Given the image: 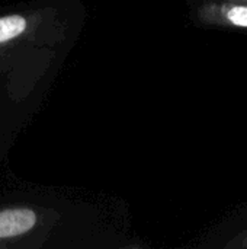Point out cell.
<instances>
[{
    "label": "cell",
    "mask_w": 247,
    "mask_h": 249,
    "mask_svg": "<svg viewBox=\"0 0 247 249\" xmlns=\"http://www.w3.org/2000/svg\"><path fill=\"white\" fill-rule=\"evenodd\" d=\"M86 19L82 0H28L0 7V104L29 120Z\"/></svg>",
    "instance_id": "6da1fadb"
},
{
    "label": "cell",
    "mask_w": 247,
    "mask_h": 249,
    "mask_svg": "<svg viewBox=\"0 0 247 249\" xmlns=\"http://www.w3.org/2000/svg\"><path fill=\"white\" fill-rule=\"evenodd\" d=\"M132 247L92 203L29 191L0 197V249Z\"/></svg>",
    "instance_id": "7a4b0ae2"
},
{
    "label": "cell",
    "mask_w": 247,
    "mask_h": 249,
    "mask_svg": "<svg viewBox=\"0 0 247 249\" xmlns=\"http://www.w3.org/2000/svg\"><path fill=\"white\" fill-rule=\"evenodd\" d=\"M229 19L239 25V26H247V7L246 6H236L229 12Z\"/></svg>",
    "instance_id": "3957f363"
}]
</instances>
